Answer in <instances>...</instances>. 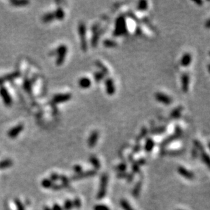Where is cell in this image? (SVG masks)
Instances as JSON below:
<instances>
[{"instance_id": "cell-36", "label": "cell", "mask_w": 210, "mask_h": 210, "mask_svg": "<svg viewBox=\"0 0 210 210\" xmlns=\"http://www.w3.org/2000/svg\"><path fill=\"white\" fill-rule=\"evenodd\" d=\"M201 158L203 162L204 163L205 165H207V166L209 167V157L208 155L205 152V151H203L201 152Z\"/></svg>"}, {"instance_id": "cell-15", "label": "cell", "mask_w": 210, "mask_h": 210, "mask_svg": "<svg viewBox=\"0 0 210 210\" xmlns=\"http://www.w3.org/2000/svg\"><path fill=\"white\" fill-rule=\"evenodd\" d=\"M192 59H193V58H192V55L190 53H185L180 60L181 65L184 67V68H187V67H188L191 65L192 63Z\"/></svg>"}, {"instance_id": "cell-29", "label": "cell", "mask_w": 210, "mask_h": 210, "mask_svg": "<svg viewBox=\"0 0 210 210\" xmlns=\"http://www.w3.org/2000/svg\"><path fill=\"white\" fill-rule=\"evenodd\" d=\"M120 205L124 210H135L132 207H131V205L129 204V203L127 201L126 199L120 200Z\"/></svg>"}, {"instance_id": "cell-45", "label": "cell", "mask_w": 210, "mask_h": 210, "mask_svg": "<svg viewBox=\"0 0 210 210\" xmlns=\"http://www.w3.org/2000/svg\"><path fill=\"white\" fill-rule=\"evenodd\" d=\"M24 88L27 92L29 93L31 91V83L29 80H26L24 82Z\"/></svg>"}, {"instance_id": "cell-39", "label": "cell", "mask_w": 210, "mask_h": 210, "mask_svg": "<svg viewBox=\"0 0 210 210\" xmlns=\"http://www.w3.org/2000/svg\"><path fill=\"white\" fill-rule=\"evenodd\" d=\"M147 133H148V130H147V129L146 128V127H144V128L142 129V131H141L140 134L139 135H138L137 139H136L137 142H139L140 141H141L142 139H144V138L146 136Z\"/></svg>"}, {"instance_id": "cell-52", "label": "cell", "mask_w": 210, "mask_h": 210, "mask_svg": "<svg viewBox=\"0 0 210 210\" xmlns=\"http://www.w3.org/2000/svg\"><path fill=\"white\" fill-rule=\"evenodd\" d=\"M62 188H63V185L61 184H54V185H53L52 187V190H54V191H60V190H61Z\"/></svg>"}, {"instance_id": "cell-58", "label": "cell", "mask_w": 210, "mask_h": 210, "mask_svg": "<svg viewBox=\"0 0 210 210\" xmlns=\"http://www.w3.org/2000/svg\"><path fill=\"white\" fill-rule=\"evenodd\" d=\"M179 210H182V209H179Z\"/></svg>"}, {"instance_id": "cell-24", "label": "cell", "mask_w": 210, "mask_h": 210, "mask_svg": "<svg viewBox=\"0 0 210 210\" xmlns=\"http://www.w3.org/2000/svg\"><path fill=\"white\" fill-rule=\"evenodd\" d=\"M95 65H96V66H97V68L99 69L100 71L104 73L105 76L109 74V70H108V68H106V67L105 66L101 61H97L95 62Z\"/></svg>"}, {"instance_id": "cell-9", "label": "cell", "mask_w": 210, "mask_h": 210, "mask_svg": "<svg viewBox=\"0 0 210 210\" xmlns=\"http://www.w3.org/2000/svg\"><path fill=\"white\" fill-rule=\"evenodd\" d=\"M190 85V76L187 73H183L181 76V86L182 90L184 93H186L189 91Z\"/></svg>"}, {"instance_id": "cell-20", "label": "cell", "mask_w": 210, "mask_h": 210, "mask_svg": "<svg viewBox=\"0 0 210 210\" xmlns=\"http://www.w3.org/2000/svg\"><path fill=\"white\" fill-rule=\"evenodd\" d=\"M180 137V135H177V134L174 133L173 135H170L169 137H168L167 138H166V139L163 141L161 144H160V146H161L162 148H164V147L167 146V145H169V144H171V143L172 142H173L174 140L178 139V138H179Z\"/></svg>"}, {"instance_id": "cell-46", "label": "cell", "mask_w": 210, "mask_h": 210, "mask_svg": "<svg viewBox=\"0 0 210 210\" xmlns=\"http://www.w3.org/2000/svg\"><path fill=\"white\" fill-rule=\"evenodd\" d=\"M73 170L76 174H79L82 172V167L79 165H76L73 167Z\"/></svg>"}, {"instance_id": "cell-1", "label": "cell", "mask_w": 210, "mask_h": 210, "mask_svg": "<svg viewBox=\"0 0 210 210\" xmlns=\"http://www.w3.org/2000/svg\"><path fill=\"white\" fill-rule=\"evenodd\" d=\"M127 23L125 18L124 17H119L116 20L115 23V29L114 31L113 34L114 36H121L127 33Z\"/></svg>"}, {"instance_id": "cell-14", "label": "cell", "mask_w": 210, "mask_h": 210, "mask_svg": "<svg viewBox=\"0 0 210 210\" xmlns=\"http://www.w3.org/2000/svg\"><path fill=\"white\" fill-rule=\"evenodd\" d=\"M99 132L97 131H94L91 133L88 139V146L90 148H93L97 144L98 139H99Z\"/></svg>"}, {"instance_id": "cell-26", "label": "cell", "mask_w": 210, "mask_h": 210, "mask_svg": "<svg viewBox=\"0 0 210 210\" xmlns=\"http://www.w3.org/2000/svg\"><path fill=\"white\" fill-rule=\"evenodd\" d=\"M54 184L55 183L52 181H51L50 179H47V178H44L41 182L42 186L44 188H52Z\"/></svg>"}, {"instance_id": "cell-48", "label": "cell", "mask_w": 210, "mask_h": 210, "mask_svg": "<svg viewBox=\"0 0 210 210\" xmlns=\"http://www.w3.org/2000/svg\"><path fill=\"white\" fill-rule=\"evenodd\" d=\"M134 178H135V174H134L133 172H131V173H129L127 174V176L126 178L127 182H129V183L132 182L133 181V180H134Z\"/></svg>"}, {"instance_id": "cell-5", "label": "cell", "mask_w": 210, "mask_h": 210, "mask_svg": "<svg viewBox=\"0 0 210 210\" xmlns=\"http://www.w3.org/2000/svg\"><path fill=\"white\" fill-rule=\"evenodd\" d=\"M97 174V171L95 170V169H91V170L82 171V173H80L79 174H75V175H73L72 177L71 178V180L78 181V180L84 179V178L93 177V176L96 175Z\"/></svg>"}, {"instance_id": "cell-19", "label": "cell", "mask_w": 210, "mask_h": 210, "mask_svg": "<svg viewBox=\"0 0 210 210\" xmlns=\"http://www.w3.org/2000/svg\"><path fill=\"white\" fill-rule=\"evenodd\" d=\"M89 162L90 163L93 165V167L95 168V170H99L101 167V163H100L99 160L98 159V158L95 155H92L89 157Z\"/></svg>"}, {"instance_id": "cell-43", "label": "cell", "mask_w": 210, "mask_h": 210, "mask_svg": "<svg viewBox=\"0 0 210 210\" xmlns=\"http://www.w3.org/2000/svg\"><path fill=\"white\" fill-rule=\"evenodd\" d=\"M131 169H132V172L134 174L140 173V167L137 165V163L135 161L132 163V165H131Z\"/></svg>"}, {"instance_id": "cell-31", "label": "cell", "mask_w": 210, "mask_h": 210, "mask_svg": "<svg viewBox=\"0 0 210 210\" xmlns=\"http://www.w3.org/2000/svg\"><path fill=\"white\" fill-rule=\"evenodd\" d=\"M148 1H140L138 2L137 8V10L140 11H145L148 9Z\"/></svg>"}, {"instance_id": "cell-10", "label": "cell", "mask_w": 210, "mask_h": 210, "mask_svg": "<svg viewBox=\"0 0 210 210\" xmlns=\"http://www.w3.org/2000/svg\"><path fill=\"white\" fill-rule=\"evenodd\" d=\"M178 171L180 175L182 177H184V178H186L187 180H192L195 178V174H194L193 172L188 170L185 167L180 166L178 168Z\"/></svg>"}, {"instance_id": "cell-49", "label": "cell", "mask_w": 210, "mask_h": 210, "mask_svg": "<svg viewBox=\"0 0 210 210\" xmlns=\"http://www.w3.org/2000/svg\"><path fill=\"white\" fill-rule=\"evenodd\" d=\"M141 150H142V146H141V144H137L135 145V146H134V147L133 148L132 152H133V154L137 153V152H139Z\"/></svg>"}, {"instance_id": "cell-30", "label": "cell", "mask_w": 210, "mask_h": 210, "mask_svg": "<svg viewBox=\"0 0 210 210\" xmlns=\"http://www.w3.org/2000/svg\"><path fill=\"white\" fill-rule=\"evenodd\" d=\"M103 44H104V46L105 47H107V48H114V47L117 46V42H115L114 40H104Z\"/></svg>"}, {"instance_id": "cell-27", "label": "cell", "mask_w": 210, "mask_h": 210, "mask_svg": "<svg viewBox=\"0 0 210 210\" xmlns=\"http://www.w3.org/2000/svg\"><path fill=\"white\" fill-rule=\"evenodd\" d=\"M55 19V14L54 12H49L47 13V14H44L42 17V21L44 23H50Z\"/></svg>"}, {"instance_id": "cell-40", "label": "cell", "mask_w": 210, "mask_h": 210, "mask_svg": "<svg viewBox=\"0 0 210 210\" xmlns=\"http://www.w3.org/2000/svg\"><path fill=\"white\" fill-rule=\"evenodd\" d=\"M73 208V206L72 201H71L70 199L66 200L64 203L63 207V210H71Z\"/></svg>"}, {"instance_id": "cell-37", "label": "cell", "mask_w": 210, "mask_h": 210, "mask_svg": "<svg viewBox=\"0 0 210 210\" xmlns=\"http://www.w3.org/2000/svg\"><path fill=\"white\" fill-rule=\"evenodd\" d=\"M193 144H194V146H195V148H196L198 152H200L205 151L204 147H203V144L198 140H194Z\"/></svg>"}, {"instance_id": "cell-2", "label": "cell", "mask_w": 210, "mask_h": 210, "mask_svg": "<svg viewBox=\"0 0 210 210\" xmlns=\"http://www.w3.org/2000/svg\"><path fill=\"white\" fill-rule=\"evenodd\" d=\"M78 34L80 37V46H81L82 50L84 52H86L88 45H87L86 42V27L85 24L83 22H80L78 24Z\"/></svg>"}, {"instance_id": "cell-17", "label": "cell", "mask_w": 210, "mask_h": 210, "mask_svg": "<svg viewBox=\"0 0 210 210\" xmlns=\"http://www.w3.org/2000/svg\"><path fill=\"white\" fill-rule=\"evenodd\" d=\"M142 181H138V182L136 183L135 186H134L132 190V196L134 198H138L140 195L141 191H142Z\"/></svg>"}, {"instance_id": "cell-50", "label": "cell", "mask_w": 210, "mask_h": 210, "mask_svg": "<svg viewBox=\"0 0 210 210\" xmlns=\"http://www.w3.org/2000/svg\"><path fill=\"white\" fill-rule=\"evenodd\" d=\"M127 174L128 173H127L126 171L124 172H118L117 175V177L118 179H124V178H126L127 176Z\"/></svg>"}, {"instance_id": "cell-18", "label": "cell", "mask_w": 210, "mask_h": 210, "mask_svg": "<svg viewBox=\"0 0 210 210\" xmlns=\"http://www.w3.org/2000/svg\"><path fill=\"white\" fill-rule=\"evenodd\" d=\"M20 76L19 71H15V72H13L10 74H8L5 76L1 77L0 78V84H1L4 82H5V81H8V80H12L15 79V78H18Z\"/></svg>"}, {"instance_id": "cell-4", "label": "cell", "mask_w": 210, "mask_h": 210, "mask_svg": "<svg viewBox=\"0 0 210 210\" xmlns=\"http://www.w3.org/2000/svg\"><path fill=\"white\" fill-rule=\"evenodd\" d=\"M67 52H68V47L65 45H61L56 49L55 50L52 51V54L53 55H57V60L56 63L57 65H61L65 59Z\"/></svg>"}, {"instance_id": "cell-44", "label": "cell", "mask_w": 210, "mask_h": 210, "mask_svg": "<svg viewBox=\"0 0 210 210\" xmlns=\"http://www.w3.org/2000/svg\"><path fill=\"white\" fill-rule=\"evenodd\" d=\"M93 210H110L109 207L106 205L99 204L96 205L93 207Z\"/></svg>"}, {"instance_id": "cell-34", "label": "cell", "mask_w": 210, "mask_h": 210, "mask_svg": "<svg viewBox=\"0 0 210 210\" xmlns=\"http://www.w3.org/2000/svg\"><path fill=\"white\" fill-rule=\"evenodd\" d=\"M165 130H166V127L164 126L157 127V128L153 129L152 130H151V133L153 134V135H158V134H162L165 132Z\"/></svg>"}, {"instance_id": "cell-47", "label": "cell", "mask_w": 210, "mask_h": 210, "mask_svg": "<svg viewBox=\"0 0 210 210\" xmlns=\"http://www.w3.org/2000/svg\"><path fill=\"white\" fill-rule=\"evenodd\" d=\"M59 178H60V175H59V174L57 173H53L51 174L49 179H50L51 181H52L53 182H56V181L59 180Z\"/></svg>"}, {"instance_id": "cell-13", "label": "cell", "mask_w": 210, "mask_h": 210, "mask_svg": "<svg viewBox=\"0 0 210 210\" xmlns=\"http://www.w3.org/2000/svg\"><path fill=\"white\" fill-rule=\"evenodd\" d=\"M24 126L23 124H18L17 126H16L14 127H13L12 129H11L10 131H8V135L10 138H12V139H14L16 138L19 135V134L21 133L22 132V131L23 130Z\"/></svg>"}, {"instance_id": "cell-38", "label": "cell", "mask_w": 210, "mask_h": 210, "mask_svg": "<svg viewBox=\"0 0 210 210\" xmlns=\"http://www.w3.org/2000/svg\"><path fill=\"white\" fill-rule=\"evenodd\" d=\"M127 169V165L126 163H121L119 165H118L117 167H115V170L118 172H124Z\"/></svg>"}, {"instance_id": "cell-16", "label": "cell", "mask_w": 210, "mask_h": 210, "mask_svg": "<svg viewBox=\"0 0 210 210\" xmlns=\"http://www.w3.org/2000/svg\"><path fill=\"white\" fill-rule=\"evenodd\" d=\"M91 80L87 77H82L78 80V85L81 88L87 89L89 88L91 86Z\"/></svg>"}, {"instance_id": "cell-12", "label": "cell", "mask_w": 210, "mask_h": 210, "mask_svg": "<svg viewBox=\"0 0 210 210\" xmlns=\"http://www.w3.org/2000/svg\"><path fill=\"white\" fill-rule=\"evenodd\" d=\"M71 99V95L70 93H64V94H58L53 97V102L55 104H59V103L66 102L70 101Z\"/></svg>"}, {"instance_id": "cell-33", "label": "cell", "mask_w": 210, "mask_h": 210, "mask_svg": "<svg viewBox=\"0 0 210 210\" xmlns=\"http://www.w3.org/2000/svg\"><path fill=\"white\" fill-rule=\"evenodd\" d=\"M163 155H169V156H177L182 154L181 150H165L161 152Z\"/></svg>"}, {"instance_id": "cell-56", "label": "cell", "mask_w": 210, "mask_h": 210, "mask_svg": "<svg viewBox=\"0 0 210 210\" xmlns=\"http://www.w3.org/2000/svg\"><path fill=\"white\" fill-rule=\"evenodd\" d=\"M195 3H196V4H198V6H201L203 4V1H195Z\"/></svg>"}, {"instance_id": "cell-42", "label": "cell", "mask_w": 210, "mask_h": 210, "mask_svg": "<svg viewBox=\"0 0 210 210\" xmlns=\"http://www.w3.org/2000/svg\"><path fill=\"white\" fill-rule=\"evenodd\" d=\"M73 206L76 209H80L82 206V201L79 198H75L72 201Z\"/></svg>"}, {"instance_id": "cell-57", "label": "cell", "mask_w": 210, "mask_h": 210, "mask_svg": "<svg viewBox=\"0 0 210 210\" xmlns=\"http://www.w3.org/2000/svg\"><path fill=\"white\" fill-rule=\"evenodd\" d=\"M44 210H52V208H50V207L45 206L44 207Z\"/></svg>"}, {"instance_id": "cell-32", "label": "cell", "mask_w": 210, "mask_h": 210, "mask_svg": "<svg viewBox=\"0 0 210 210\" xmlns=\"http://www.w3.org/2000/svg\"><path fill=\"white\" fill-rule=\"evenodd\" d=\"M93 77H94V80L99 83V82H100L101 80L104 79L105 75L102 72H101V71H96V72L94 73Z\"/></svg>"}, {"instance_id": "cell-25", "label": "cell", "mask_w": 210, "mask_h": 210, "mask_svg": "<svg viewBox=\"0 0 210 210\" xmlns=\"http://www.w3.org/2000/svg\"><path fill=\"white\" fill-rule=\"evenodd\" d=\"M54 14L55 19L59 20V21H61L65 17V12L61 8H58L54 12Z\"/></svg>"}, {"instance_id": "cell-35", "label": "cell", "mask_w": 210, "mask_h": 210, "mask_svg": "<svg viewBox=\"0 0 210 210\" xmlns=\"http://www.w3.org/2000/svg\"><path fill=\"white\" fill-rule=\"evenodd\" d=\"M10 3L15 6H24L29 3L28 1H24V0H13L11 1Z\"/></svg>"}, {"instance_id": "cell-8", "label": "cell", "mask_w": 210, "mask_h": 210, "mask_svg": "<svg viewBox=\"0 0 210 210\" xmlns=\"http://www.w3.org/2000/svg\"><path fill=\"white\" fill-rule=\"evenodd\" d=\"M0 96L1 97L2 99H3V101L6 106H10L11 105H12V98H11V96L10 95L8 90L5 88V87L4 86L0 87Z\"/></svg>"}, {"instance_id": "cell-22", "label": "cell", "mask_w": 210, "mask_h": 210, "mask_svg": "<svg viewBox=\"0 0 210 210\" xmlns=\"http://www.w3.org/2000/svg\"><path fill=\"white\" fill-rule=\"evenodd\" d=\"M183 111V107L178 106L172 110L171 112V117L173 118H179L181 117Z\"/></svg>"}, {"instance_id": "cell-28", "label": "cell", "mask_w": 210, "mask_h": 210, "mask_svg": "<svg viewBox=\"0 0 210 210\" xmlns=\"http://www.w3.org/2000/svg\"><path fill=\"white\" fill-rule=\"evenodd\" d=\"M59 180H61V184L63 185V188H68L70 186V180L69 179L66 175H60Z\"/></svg>"}, {"instance_id": "cell-54", "label": "cell", "mask_w": 210, "mask_h": 210, "mask_svg": "<svg viewBox=\"0 0 210 210\" xmlns=\"http://www.w3.org/2000/svg\"><path fill=\"white\" fill-rule=\"evenodd\" d=\"M52 209V210H63V207L61 206V205L59 204H57V203H55V204L53 205Z\"/></svg>"}, {"instance_id": "cell-6", "label": "cell", "mask_w": 210, "mask_h": 210, "mask_svg": "<svg viewBox=\"0 0 210 210\" xmlns=\"http://www.w3.org/2000/svg\"><path fill=\"white\" fill-rule=\"evenodd\" d=\"M105 86H106V93L109 96H112L115 94L116 86L113 79L108 78L105 80Z\"/></svg>"}, {"instance_id": "cell-41", "label": "cell", "mask_w": 210, "mask_h": 210, "mask_svg": "<svg viewBox=\"0 0 210 210\" xmlns=\"http://www.w3.org/2000/svg\"><path fill=\"white\" fill-rule=\"evenodd\" d=\"M14 203L17 206V210H25L24 209V206L23 203L21 202V201L19 199V198H15L14 199Z\"/></svg>"}, {"instance_id": "cell-7", "label": "cell", "mask_w": 210, "mask_h": 210, "mask_svg": "<svg viewBox=\"0 0 210 210\" xmlns=\"http://www.w3.org/2000/svg\"><path fill=\"white\" fill-rule=\"evenodd\" d=\"M155 99L157 100L158 102L162 103L163 104L166 105V106L170 105L172 101H173V99H172L169 95L160 92H158L155 94Z\"/></svg>"}, {"instance_id": "cell-21", "label": "cell", "mask_w": 210, "mask_h": 210, "mask_svg": "<svg viewBox=\"0 0 210 210\" xmlns=\"http://www.w3.org/2000/svg\"><path fill=\"white\" fill-rule=\"evenodd\" d=\"M155 146V143L152 138H147L144 145V150L147 152H150Z\"/></svg>"}, {"instance_id": "cell-3", "label": "cell", "mask_w": 210, "mask_h": 210, "mask_svg": "<svg viewBox=\"0 0 210 210\" xmlns=\"http://www.w3.org/2000/svg\"><path fill=\"white\" fill-rule=\"evenodd\" d=\"M108 175L107 173L102 174L100 179V185L99 191H98L97 195V198L99 200H101L104 198L106 195L107 193V188H108Z\"/></svg>"}, {"instance_id": "cell-23", "label": "cell", "mask_w": 210, "mask_h": 210, "mask_svg": "<svg viewBox=\"0 0 210 210\" xmlns=\"http://www.w3.org/2000/svg\"><path fill=\"white\" fill-rule=\"evenodd\" d=\"M13 162L11 159H4L0 161V169H5L12 167Z\"/></svg>"}, {"instance_id": "cell-51", "label": "cell", "mask_w": 210, "mask_h": 210, "mask_svg": "<svg viewBox=\"0 0 210 210\" xmlns=\"http://www.w3.org/2000/svg\"><path fill=\"white\" fill-rule=\"evenodd\" d=\"M135 162L137 163V165H139L140 167H141V166H142V165H144L145 164H146V160L144 158H140V159H138L137 160H136Z\"/></svg>"}, {"instance_id": "cell-53", "label": "cell", "mask_w": 210, "mask_h": 210, "mask_svg": "<svg viewBox=\"0 0 210 210\" xmlns=\"http://www.w3.org/2000/svg\"><path fill=\"white\" fill-rule=\"evenodd\" d=\"M191 155H192V157L193 158H196L198 156V151L196 148H193V150H192Z\"/></svg>"}, {"instance_id": "cell-55", "label": "cell", "mask_w": 210, "mask_h": 210, "mask_svg": "<svg viewBox=\"0 0 210 210\" xmlns=\"http://www.w3.org/2000/svg\"><path fill=\"white\" fill-rule=\"evenodd\" d=\"M128 160L129 162L131 163H133L135 161V159H134V156L133 155V154H130V155H128Z\"/></svg>"}, {"instance_id": "cell-11", "label": "cell", "mask_w": 210, "mask_h": 210, "mask_svg": "<svg viewBox=\"0 0 210 210\" xmlns=\"http://www.w3.org/2000/svg\"><path fill=\"white\" fill-rule=\"evenodd\" d=\"M92 31L93 32V35L91 39V45L93 47H96L98 44V41L99 39V26L97 24H95L92 27Z\"/></svg>"}]
</instances>
